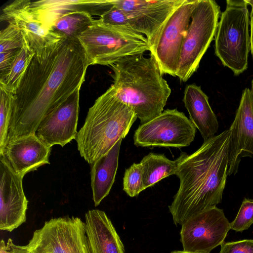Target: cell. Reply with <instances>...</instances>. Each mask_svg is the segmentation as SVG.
I'll use <instances>...</instances> for the list:
<instances>
[{
    "label": "cell",
    "mask_w": 253,
    "mask_h": 253,
    "mask_svg": "<svg viewBox=\"0 0 253 253\" xmlns=\"http://www.w3.org/2000/svg\"><path fill=\"white\" fill-rule=\"evenodd\" d=\"M219 253H253V239L224 242Z\"/></svg>",
    "instance_id": "obj_30"
},
{
    "label": "cell",
    "mask_w": 253,
    "mask_h": 253,
    "mask_svg": "<svg viewBox=\"0 0 253 253\" xmlns=\"http://www.w3.org/2000/svg\"><path fill=\"white\" fill-rule=\"evenodd\" d=\"M77 39L88 66H110L127 56L150 51L146 38L122 27L104 23L100 18L81 33Z\"/></svg>",
    "instance_id": "obj_5"
},
{
    "label": "cell",
    "mask_w": 253,
    "mask_h": 253,
    "mask_svg": "<svg viewBox=\"0 0 253 253\" xmlns=\"http://www.w3.org/2000/svg\"><path fill=\"white\" fill-rule=\"evenodd\" d=\"M250 26H251V51L253 57V7H252L250 12Z\"/></svg>",
    "instance_id": "obj_32"
},
{
    "label": "cell",
    "mask_w": 253,
    "mask_h": 253,
    "mask_svg": "<svg viewBox=\"0 0 253 253\" xmlns=\"http://www.w3.org/2000/svg\"><path fill=\"white\" fill-rule=\"evenodd\" d=\"M84 223L90 253H125L119 235L104 211H88Z\"/></svg>",
    "instance_id": "obj_19"
},
{
    "label": "cell",
    "mask_w": 253,
    "mask_h": 253,
    "mask_svg": "<svg viewBox=\"0 0 253 253\" xmlns=\"http://www.w3.org/2000/svg\"><path fill=\"white\" fill-rule=\"evenodd\" d=\"M122 140H120L105 155L90 165L91 186L95 207L109 193L118 167Z\"/></svg>",
    "instance_id": "obj_21"
},
{
    "label": "cell",
    "mask_w": 253,
    "mask_h": 253,
    "mask_svg": "<svg viewBox=\"0 0 253 253\" xmlns=\"http://www.w3.org/2000/svg\"><path fill=\"white\" fill-rule=\"evenodd\" d=\"M137 118L111 86L89 109L76 140L82 157L91 165L106 154L128 133Z\"/></svg>",
    "instance_id": "obj_4"
},
{
    "label": "cell",
    "mask_w": 253,
    "mask_h": 253,
    "mask_svg": "<svg viewBox=\"0 0 253 253\" xmlns=\"http://www.w3.org/2000/svg\"><path fill=\"white\" fill-rule=\"evenodd\" d=\"M95 19L84 11H72L58 17L50 30L65 39L76 40L78 37L91 26Z\"/></svg>",
    "instance_id": "obj_23"
},
{
    "label": "cell",
    "mask_w": 253,
    "mask_h": 253,
    "mask_svg": "<svg viewBox=\"0 0 253 253\" xmlns=\"http://www.w3.org/2000/svg\"><path fill=\"white\" fill-rule=\"evenodd\" d=\"M51 149L36 134L30 135L7 142L0 157L15 173L24 177L40 167L49 164Z\"/></svg>",
    "instance_id": "obj_17"
},
{
    "label": "cell",
    "mask_w": 253,
    "mask_h": 253,
    "mask_svg": "<svg viewBox=\"0 0 253 253\" xmlns=\"http://www.w3.org/2000/svg\"><path fill=\"white\" fill-rule=\"evenodd\" d=\"M0 229L11 232L26 220L28 201L23 177L15 173L0 157Z\"/></svg>",
    "instance_id": "obj_15"
},
{
    "label": "cell",
    "mask_w": 253,
    "mask_h": 253,
    "mask_svg": "<svg viewBox=\"0 0 253 253\" xmlns=\"http://www.w3.org/2000/svg\"><path fill=\"white\" fill-rule=\"evenodd\" d=\"M88 66L78 40L66 39L42 56L34 55L14 94L6 143L36 134L43 118L81 88Z\"/></svg>",
    "instance_id": "obj_1"
},
{
    "label": "cell",
    "mask_w": 253,
    "mask_h": 253,
    "mask_svg": "<svg viewBox=\"0 0 253 253\" xmlns=\"http://www.w3.org/2000/svg\"><path fill=\"white\" fill-rule=\"evenodd\" d=\"M100 19L106 24L134 32L126 14L123 10L115 5L100 17Z\"/></svg>",
    "instance_id": "obj_29"
},
{
    "label": "cell",
    "mask_w": 253,
    "mask_h": 253,
    "mask_svg": "<svg viewBox=\"0 0 253 253\" xmlns=\"http://www.w3.org/2000/svg\"><path fill=\"white\" fill-rule=\"evenodd\" d=\"M198 0H185L165 21L150 48L162 75L176 77L181 49Z\"/></svg>",
    "instance_id": "obj_10"
},
{
    "label": "cell",
    "mask_w": 253,
    "mask_h": 253,
    "mask_svg": "<svg viewBox=\"0 0 253 253\" xmlns=\"http://www.w3.org/2000/svg\"><path fill=\"white\" fill-rule=\"evenodd\" d=\"M116 96L133 109L141 124L160 115L171 93L153 56L124 57L111 65Z\"/></svg>",
    "instance_id": "obj_3"
},
{
    "label": "cell",
    "mask_w": 253,
    "mask_h": 253,
    "mask_svg": "<svg viewBox=\"0 0 253 253\" xmlns=\"http://www.w3.org/2000/svg\"><path fill=\"white\" fill-rule=\"evenodd\" d=\"M0 153L4 149L7 140L10 123L14 94L0 85Z\"/></svg>",
    "instance_id": "obj_25"
},
{
    "label": "cell",
    "mask_w": 253,
    "mask_h": 253,
    "mask_svg": "<svg viewBox=\"0 0 253 253\" xmlns=\"http://www.w3.org/2000/svg\"><path fill=\"white\" fill-rule=\"evenodd\" d=\"M25 41L21 30L14 24H8L0 32V52L18 49Z\"/></svg>",
    "instance_id": "obj_27"
},
{
    "label": "cell",
    "mask_w": 253,
    "mask_h": 253,
    "mask_svg": "<svg viewBox=\"0 0 253 253\" xmlns=\"http://www.w3.org/2000/svg\"><path fill=\"white\" fill-rule=\"evenodd\" d=\"M220 10L213 0H198L182 45L176 73L180 81H188L214 38Z\"/></svg>",
    "instance_id": "obj_7"
},
{
    "label": "cell",
    "mask_w": 253,
    "mask_h": 253,
    "mask_svg": "<svg viewBox=\"0 0 253 253\" xmlns=\"http://www.w3.org/2000/svg\"><path fill=\"white\" fill-rule=\"evenodd\" d=\"M249 5H251V7H253V0H246Z\"/></svg>",
    "instance_id": "obj_35"
},
{
    "label": "cell",
    "mask_w": 253,
    "mask_h": 253,
    "mask_svg": "<svg viewBox=\"0 0 253 253\" xmlns=\"http://www.w3.org/2000/svg\"><path fill=\"white\" fill-rule=\"evenodd\" d=\"M246 0H227L214 36L216 56L235 76L248 67L251 51L250 13Z\"/></svg>",
    "instance_id": "obj_6"
},
{
    "label": "cell",
    "mask_w": 253,
    "mask_h": 253,
    "mask_svg": "<svg viewBox=\"0 0 253 253\" xmlns=\"http://www.w3.org/2000/svg\"><path fill=\"white\" fill-rule=\"evenodd\" d=\"M30 2L29 0L12 1L2 9L0 19L20 29L35 55L42 56L66 39L44 27Z\"/></svg>",
    "instance_id": "obj_12"
},
{
    "label": "cell",
    "mask_w": 253,
    "mask_h": 253,
    "mask_svg": "<svg viewBox=\"0 0 253 253\" xmlns=\"http://www.w3.org/2000/svg\"><path fill=\"white\" fill-rule=\"evenodd\" d=\"M80 90L48 113L42 120L36 136L50 147H62L75 139L79 113Z\"/></svg>",
    "instance_id": "obj_14"
},
{
    "label": "cell",
    "mask_w": 253,
    "mask_h": 253,
    "mask_svg": "<svg viewBox=\"0 0 253 253\" xmlns=\"http://www.w3.org/2000/svg\"><path fill=\"white\" fill-rule=\"evenodd\" d=\"M196 129L183 112L168 109L139 125L134 132V144L143 147H187L194 140Z\"/></svg>",
    "instance_id": "obj_9"
},
{
    "label": "cell",
    "mask_w": 253,
    "mask_h": 253,
    "mask_svg": "<svg viewBox=\"0 0 253 253\" xmlns=\"http://www.w3.org/2000/svg\"><path fill=\"white\" fill-rule=\"evenodd\" d=\"M253 224V199L245 198L242 202L234 220L230 223V229L242 232Z\"/></svg>",
    "instance_id": "obj_28"
},
{
    "label": "cell",
    "mask_w": 253,
    "mask_h": 253,
    "mask_svg": "<svg viewBox=\"0 0 253 253\" xmlns=\"http://www.w3.org/2000/svg\"><path fill=\"white\" fill-rule=\"evenodd\" d=\"M230 229L222 210L213 207L193 215L181 224L183 250L191 253H210L221 245Z\"/></svg>",
    "instance_id": "obj_11"
},
{
    "label": "cell",
    "mask_w": 253,
    "mask_h": 253,
    "mask_svg": "<svg viewBox=\"0 0 253 253\" xmlns=\"http://www.w3.org/2000/svg\"><path fill=\"white\" fill-rule=\"evenodd\" d=\"M18 49L0 52V79L8 73Z\"/></svg>",
    "instance_id": "obj_31"
},
{
    "label": "cell",
    "mask_w": 253,
    "mask_h": 253,
    "mask_svg": "<svg viewBox=\"0 0 253 253\" xmlns=\"http://www.w3.org/2000/svg\"><path fill=\"white\" fill-rule=\"evenodd\" d=\"M16 253H29L25 246H19L18 250Z\"/></svg>",
    "instance_id": "obj_33"
},
{
    "label": "cell",
    "mask_w": 253,
    "mask_h": 253,
    "mask_svg": "<svg viewBox=\"0 0 253 253\" xmlns=\"http://www.w3.org/2000/svg\"><path fill=\"white\" fill-rule=\"evenodd\" d=\"M251 91L252 95V97H253V79L252 81Z\"/></svg>",
    "instance_id": "obj_36"
},
{
    "label": "cell",
    "mask_w": 253,
    "mask_h": 253,
    "mask_svg": "<svg viewBox=\"0 0 253 253\" xmlns=\"http://www.w3.org/2000/svg\"><path fill=\"white\" fill-rule=\"evenodd\" d=\"M145 190L142 168L140 163H133L125 170L123 190L130 197L138 196Z\"/></svg>",
    "instance_id": "obj_26"
},
{
    "label": "cell",
    "mask_w": 253,
    "mask_h": 253,
    "mask_svg": "<svg viewBox=\"0 0 253 253\" xmlns=\"http://www.w3.org/2000/svg\"><path fill=\"white\" fill-rule=\"evenodd\" d=\"M183 101L190 121L200 131L204 141L215 135L218 129L217 119L210 105L209 97L201 87L195 84L187 85Z\"/></svg>",
    "instance_id": "obj_20"
},
{
    "label": "cell",
    "mask_w": 253,
    "mask_h": 253,
    "mask_svg": "<svg viewBox=\"0 0 253 253\" xmlns=\"http://www.w3.org/2000/svg\"><path fill=\"white\" fill-rule=\"evenodd\" d=\"M229 130L228 176L238 172L242 158H253V99L249 88L243 90Z\"/></svg>",
    "instance_id": "obj_16"
},
{
    "label": "cell",
    "mask_w": 253,
    "mask_h": 253,
    "mask_svg": "<svg viewBox=\"0 0 253 253\" xmlns=\"http://www.w3.org/2000/svg\"><path fill=\"white\" fill-rule=\"evenodd\" d=\"M30 5L44 27L49 30L55 20L67 13L84 11L100 17L113 6L111 0H42L31 1Z\"/></svg>",
    "instance_id": "obj_18"
},
{
    "label": "cell",
    "mask_w": 253,
    "mask_h": 253,
    "mask_svg": "<svg viewBox=\"0 0 253 253\" xmlns=\"http://www.w3.org/2000/svg\"><path fill=\"white\" fill-rule=\"evenodd\" d=\"M35 54L25 40L22 47L17 50L8 73L0 79V85L14 94Z\"/></svg>",
    "instance_id": "obj_24"
},
{
    "label": "cell",
    "mask_w": 253,
    "mask_h": 253,
    "mask_svg": "<svg viewBox=\"0 0 253 253\" xmlns=\"http://www.w3.org/2000/svg\"><path fill=\"white\" fill-rule=\"evenodd\" d=\"M170 253H191L184 251H174L171 252Z\"/></svg>",
    "instance_id": "obj_34"
},
{
    "label": "cell",
    "mask_w": 253,
    "mask_h": 253,
    "mask_svg": "<svg viewBox=\"0 0 253 253\" xmlns=\"http://www.w3.org/2000/svg\"><path fill=\"white\" fill-rule=\"evenodd\" d=\"M229 129L204 141L191 155L181 152L175 175L179 188L169 206L174 224L221 203L228 176Z\"/></svg>",
    "instance_id": "obj_2"
},
{
    "label": "cell",
    "mask_w": 253,
    "mask_h": 253,
    "mask_svg": "<svg viewBox=\"0 0 253 253\" xmlns=\"http://www.w3.org/2000/svg\"><path fill=\"white\" fill-rule=\"evenodd\" d=\"M25 247L29 253H90L85 223L75 217L46 221Z\"/></svg>",
    "instance_id": "obj_8"
},
{
    "label": "cell",
    "mask_w": 253,
    "mask_h": 253,
    "mask_svg": "<svg viewBox=\"0 0 253 253\" xmlns=\"http://www.w3.org/2000/svg\"><path fill=\"white\" fill-rule=\"evenodd\" d=\"M185 0H111L128 17L133 31L146 38L150 49L162 26Z\"/></svg>",
    "instance_id": "obj_13"
},
{
    "label": "cell",
    "mask_w": 253,
    "mask_h": 253,
    "mask_svg": "<svg viewBox=\"0 0 253 253\" xmlns=\"http://www.w3.org/2000/svg\"><path fill=\"white\" fill-rule=\"evenodd\" d=\"M179 156L175 160L169 159L163 154L150 153L144 156L141 165L145 189L163 179L175 174L180 161Z\"/></svg>",
    "instance_id": "obj_22"
}]
</instances>
